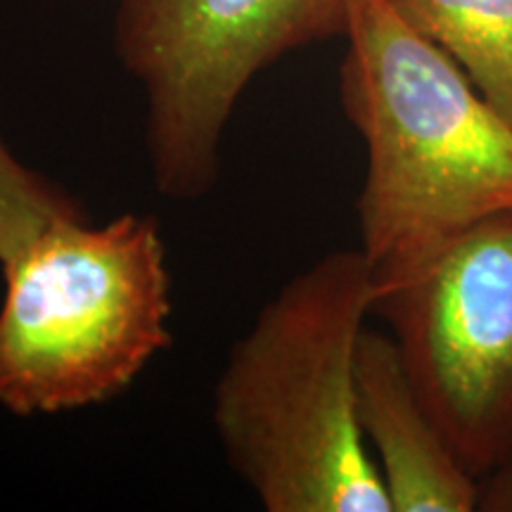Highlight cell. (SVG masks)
Returning <instances> with one entry per match:
<instances>
[{
    "mask_svg": "<svg viewBox=\"0 0 512 512\" xmlns=\"http://www.w3.org/2000/svg\"><path fill=\"white\" fill-rule=\"evenodd\" d=\"M339 95L366 143L361 252L377 297L512 209V124L389 0H351Z\"/></svg>",
    "mask_w": 512,
    "mask_h": 512,
    "instance_id": "obj_1",
    "label": "cell"
},
{
    "mask_svg": "<svg viewBox=\"0 0 512 512\" xmlns=\"http://www.w3.org/2000/svg\"><path fill=\"white\" fill-rule=\"evenodd\" d=\"M377 283L339 249L280 287L211 394L228 465L268 512H392L358 420L356 358Z\"/></svg>",
    "mask_w": 512,
    "mask_h": 512,
    "instance_id": "obj_2",
    "label": "cell"
},
{
    "mask_svg": "<svg viewBox=\"0 0 512 512\" xmlns=\"http://www.w3.org/2000/svg\"><path fill=\"white\" fill-rule=\"evenodd\" d=\"M0 406L34 418L124 394L171 344L157 216L57 221L3 266Z\"/></svg>",
    "mask_w": 512,
    "mask_h": 512,
    "instance_id": "obj_3",
    "label": "cell"
},
{
    "mask_svg": "<svg viewBox=\"0 0 512 512\" xmlns=\"http://www.w3.org/2000/svg\"><path fill=\"white\" fill-rule=\"evenodd\" d=\"M351 0H117L114 50L145 98L155 188H216L226 128L256 74L347 29Z\"/></svg>",
    "mask_w": 512,
    "mask_h": 512,
    "instance_id": "obj_4",
    "label": "cell"
},
{
    "mask_svg": "<svg viewBox=\"0 0 512 512\" xmlns=\"http://www.w3.org/2000/svg\"><path fill=\"white\" fill-rule=\"evenodd\" d=\"M408 375L472 477L512 463V209L380 292Z\"/></svg>",
    "mask_w": 512,
    "mask_h": 512,
    "instance_id": "obj_5",
    "label": "cell"
},
{
    "mask_svg": "<svg viewBox=\"0 0 512 512\" xmlns=\"http://www.w3.org/2000/svg\"><path fill=\"white\" fill-rule=\"evenodd\" d=\"M356 394L361 430L375 453L392 512L479 510L482 486L434 425L392 335L363 330Z\"/></svg>",
    "mask_w": 512,
    "mask_h": 512,
    "instance_id": "obj_6",
    "label": "cell"
},
{
    "mask_svg": "<svg viewBox=\"0 0 512 512\" xmlns=\"http://www.w3.org/2000/svg\"><path fill=\"white\" fill-rule=\"evenodd\" d=\"M512 124V0H389Z\"/></svg>",
    "mask_w": 512,
    "mask_h": 512,
    "instance_id": "obj_7",
    "label": "cell"
},
{
    "mask_svg": "<svg viewBox=\"0 0 512 512\" xmlns=\"http://www.w3.org/2000/svg\"><path fill=\"white\" fill-rule=\"evenodd\" d=\"M79 216L86 214L67 190L19 162L0 140V266L53 223Z\"/></svg>",
    "mask_w": 512,
    "mask_h": 512,
    "instance_id": "obj_8",
    "label": "cell"
},
{
    "mask_svg": "<svg viewBox=\"0 0 512 512\" xmlns=\"http://www.w3.org/2000/svg\"><path fill=\"white\" fill-rule=\"evenodd\" d=\"M479 510L484 512H512V463L501 467L482 484Z\"/></svg>",
    "mask_w": 512,
    "mask_h": 512,
    "instance_id": "obj_9",
    "label": "cell"
}]
</instances>
